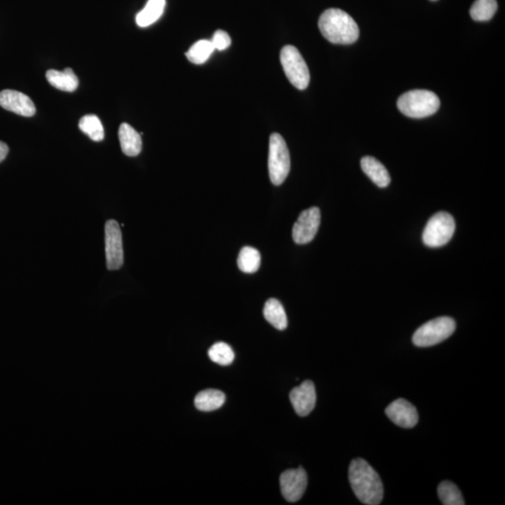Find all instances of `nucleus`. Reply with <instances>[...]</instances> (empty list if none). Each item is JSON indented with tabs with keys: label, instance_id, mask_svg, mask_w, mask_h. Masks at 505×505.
<instances>
[{
	"label": "nucleus",
	"instance_id": "1",
	"mask_svg": "<svg viewBox=\"0 0 505 505\" xmlns=\"http://www.w3.org/2000/svg\"><path fill=\"white\" fill-rule=\"evenodd\" d=\"M349 482L362 504L377 505L384 497V487L376 471L365 459H356L349 466Z\"/></svg>",
	"mask_w": 505,
	"mask_h": 505
},
{
	"label": "nucleus",
	"instance_id": "2",
	"mask_svg": "<svg viewBox=\"0 0 505 505\" xmlns=\"http://www.w3.org/2000/svg\"><path fill=\"white\" fill-rule=\"evenodd\" d=\"M319 27L324 38L334 44H352L359 37L356 21L340 8L325 11L320 16Z\"/></svg>",
	"mask_w": 505,
	"mask_h": 505
},
{
	"label": "nucleus",
	"instance_id": "3",
	"mask_svg": "<svg viewBox=\"0 0 505 505\" xmlns=\"http://www.w3.org/2000/svg\"><path fill=\"white\" fill-rule=\"evenodd\" d=\"M399 110L411 118H425L439 110L440 99L435 93L416 89L402 94L397 102Z\"/></svg>",
	"mask_w": 505,
	"mask_h": 505
},
{
	"label": "nucleus",
	"instance_id": "4",
	"mask_svg": "<svg viewBox=\"0 0 505 505\" xmlns=\"http://www.w3.org/2000/svg\"><path fill=\"white\" fill-rule=\"evenodd\" d=\"M290 155L286 141L278 133L269 137V174L274 186H280L286 181L290 172Z\"/></svg>",
	"mask_w": 505,
	"mask_h": 505
},
{
	"label": "nucleus",
	"instance_id": "5",
	"mask_svg": "<svg viewBox=\"0 0 505 505\" xmlns=\"http://www.w3.org/2000/svg\"><path fill=\"white\" fill-rule=\"evenodd\" d=\"M280 60L288 81L297 89H306L310 83V72L300 51L292 45H286L281 50Z\"/></svg>",
	"mask_w": 505,
	"mask_h": 505
},
{
	"label": "nucleus",
	"instance_id": "6",
	"mask_svg": "<svg viewBox=\"0 0 505 505\" xmlns=\"http://www.w3.org/2000/svg\"><path fill=\"white\" fill-rule=\"evenodd\" d=\"M456 330L455 320L448 317L430 320L416 330L413 336L414 345L428 347L448 339Z\"/></svg>",
	"mask_w": 505,
	"mask_h": 505
},
{
	"label": "nucleus",
	"instance_id": "7",
	"mask_svg": "<svg viewBox=\"0 0 505 505\" xmlns=\"http://www.w3.org/2000/svg\"><path fill=\"white\" fill-rule=\"evenodd\" d=\"M456 224L452 215L445 212H437L428 220L423 231V243L428 248H441L452 239Z\"/></svg>",
	"mask_w": 505,
	"mask_h": 505
},
{
	"label": "nucleus",
	"instance_id": "8",
	"mask_svg": "<svg viewBox=\"0 0 505 505\" xmlns=\"http://www.w3.org/2000/svg\"><path fill=\"white\" fill-rule=\"evenodd\" d=\"M105 251L108 269L116 271L123 266V238L120 226L115 220H109L105 225Z\"/></svg>",
	"mask_w": 505,
	"mask_h": 505
},
{
	"label": "nucleus",
	"instance_id": "9",
	"mask_svg": "<svg viewBox=\"0 0 505 505\" xmlns=\"http://www.w3.org/2000/svg\"><path fill=\"white\" fill-rule=\"evenodd\" d=\"M321 214L317 207L305 210L295 223L292 237L297 245H306L312 242L319 231Z\"/></svg>",
	"mask_w": 505,
	"mask_h": 505
},
{
	"label": "nucleus",
	"instance_id": "10",
	"mask_svg": "<svg viewBox=\"0 0 505 505\" xmlns=\"http://www.w3.org/2000/svg\"><path fill=\"white\" fill-rule=\"evenodd\" d=\"M307 484V473L302 468L286 470L280 476L281 492L289 503H296L302 499Z\"/></svg>",
	"mask_w": 505,
	"mask_h": 505
},
{
	"label": "nucleus",
	"instance_id": "11",
	"mask_svg": "<svg viewBox=\"0 0 505 505\" xmlns=\"http://www.w3.org/2000/svg\"><path fill=\"white\" fill-rule=\"evenodd\" d=\"M289 399L298 415L308 416L317 404V392L314 383L307 380L299 387L293 388L289 394Z\"/></svg>",
	"mask_w": 505,
	"mask_h": 505
},
{
	"label": "nucleus",
	"instance_id": "12",
	"mask_svg": "<svg viewBox=\"0 0 505 505\" xmlns=\"http://www.w3.org/2000/svg\"><path fill=\"white\" fill-rule=\"evenodd\" d=\"M0 106L16 115L31 117L36 113V107L30 96L15 90L0 92Z\"/></svg>",
	"mask_w": 505,
	"mask_h": 505
},
{
	"label": "nucleus",
	"instance_id": "13",
	"mask_svg": "<svg viewBox=\"0 0 505 505\" xmlns=\"http://www.w3.org/2000/svg\"><path fill=\"white\" fill-rule=\"evenodd\" d=\"M385 414L388 418L399 427L411 428L415 427L418 422V410L404 399H396L388 405Z\"/></svg>",
	"mask_w": 505,
	"mask_h": 505
},
{
	"label": "nucleus",
	"instance_id": "14",
	"mask_svg": "<svg viewBox=\"0 0 505 505\" xmlns=\"http://www.w3.org/2000/svg\"><path fill=\"white\" fill-rule=\"evenodd\" d=\"M119 141H120L122 151L127 157H137L143 149V141L141 134L130 124L123 123L119 127Z\"/></svg>",
	"mask_w": 505,
	"mask_h": 505
},
{
	"label": "nucleus",
	"instance_id": "15",
	"mask_svg": "<svg viewBox=\"0 0 505 505\" xmlns=\"http://www.w3.org/2000/svg\"><path fill=\"white\" fill-rule=\"evenodd\" d=\"M360 164H362L363 172L377 186L384 188V187H387L390 184V173H388L385 167L376 158L364 157Z\"/></svg>",
	"mask_w": 505,
	"mask_h": 505
},
{
	"label": "nucleus",
	"instance_id": "16",
	"mask_svg": "<svg viewBox=\"0 0 505 505\" xmlns=\"http://www.w3.org/2000/svg\"><path fill=\"white\" fill-rule=\"evenodd\" d=\"M46 79L48 83L53 85L56 89L65 91V92H75L79 85L77 76L69 68L64 72H58L56 70H48Z\"/></svg>",
	"mask_w": 505,
	"mask_h": 505
},
{
	"label": "nucleus",
	"instance_id": "17",
	"mask_svg": "<svg viewBox=\"0 0 505 505\" xmlns=\"http://www.w3.org/2000/svg\"><path fill=\"white\" fill-rule=\"evenodd\" d=\"M226 396L222 391L217 390H205L200 391L196 396L195 407L203 412H212L219 409L225 404Z\"/></svg>",
	"mask_w": 505,
	"mask_h": 505
},
{
	"label": "nucleus",
	"instance_id": "18",
	"mask_svg": "<svg viewBox=\"0 0 505 505\" xmlns=\"http://www.w3.org/2000/svg\"><path fill=\"white\" fill-rule=\"evenodd\" d=\"M263 314L267 321L277 330L283 331L288 327V317L279 300L276 299L267 300Z\"/></svg>",
	"mask_w": 505,
	"mask_h": 505
},
{
	"label": "nucleus",
	"instance_id": "19",
	"mask_svg": "<svg viewBox=\"0 0 505 505\" xmlns=\"http://www.w3.org/2000/svg\"><path fill=\"white\" fill-rule=\"evenodd\" d=\"M165 6L166 0H148L146 7L136 16L139 27H147L157 22L162 16Z\"/></svg>",
	"mask_w": 505,
	"mask_h": 505
},
{
	"label": "nucleus",
	"instance_id": "20",
	"mask_svg": "<svg viewBox=\"0 0 505 505\" xmlns=\"http://www.w3.org/2000/svg\"><path fill=\"white\" fill-rule=\"evenodd\" d=\"M238 267L245 274H255L261 264L260 252L255 248L245 246L241 250L237 260Z\"/></svg>",
	"mask_w": 505,
	"mask_h": 505
},
{
	"label": "nucleus",
	"instance_id": "21",
	"mask_svg": "<svg viewBox=\"0 0 505 505\" xmlns=\"http://www.w3.org/2000/svg\"><path fill=\"white\" fill-rule=\"evenodd\" d=\"M215 50L212 41L208 39H200L193 44L186 56L187 59L192 63L200 65L205 63Z\"/></svg>",
	"mask_w": 505,
	"mask_h": 505
},
{
	"label": "nucleus",
	"instance_id": "22",
	"mask_svg": "<svg viewBox=\"0 0 505 505\" xmlns=\"http://www.w3.org/2000/svg\"><path fill=\"white\" fill-rule=\"evenodd\" d=\"M498 10L497 0H475L470 10L471 16L478 22L490 21Z\"/></svg>",
	"mask_w": 505,
	"mask_h": 505
},
{
	"label": "nucleus",
	"instance_id": "23",
	"mask_svg": "<svg viewBox=\"0 0 505 505\" xmlns=\"http://www.w3.org/2000/svg\"><path fill=\"white\" fill-rule=\"evenodd\" d=\"M79 127L94 141H101L104 139L103 126L96 115H84L79 122Z\"/></svg>",
	"mask_w": 505,
	"mask_h": 505
},
{
	"label": "nucleus",
	"instance_id": "24",
	"mask_svg": "<svg viewBox=\"0 0 505 505\" xmlns=\"http://www.w3.org/2000/svg\"><path fill=\"white\" fill-rule=\"evenodd\" d=\"M438 496L442 504L445 505L465 504L461 490L450 481H444L439 485Z\"/></svg>",
	"mask_w": 505,
	"mask_h": 505
},
{
	"label": "nucleus",
	"instance_id": "25",
	"mask_svg": "<svg viewBox=\"0 0 505 505\" xmlns=\"http://www.w3.org/2000/svg\"><path fill=\"white\" fill-rule=\"evenodd\" d=\"M212 362L222 366L231 365L235 359L234 350L228 343L219 342L215 343L208 352Z\"/></svg>",
	"mask_w": 505,
	"mask_h": 505
},
{
	"label": "nucleus",
	"instance_id": "26",
	"mask_svg": "<svg viewBox=\"0 0 505 505\" xmlns=\"http://www.w3.org/2000/svg\"><path fill=\"white\" fill-rule=\"evenodd\" d=\"M212 44L218 51L226 50L231 45V39L229 34L224 30L215 31L214 38L212 39Z\"/></svg>",
	"mask_w": 505,
	"mask_h": 505
},
{
	"label": "nucleus",
	"instance_id": "27",
	"mask_svg": "<svg viewBox=\"0 0 505 505\" xmlns=\"http://www.w3.org/2000/svg\"><path fill=\"white\" fill-rule=\"evenodd\" d=\"M8 153V147L7 144L0 141V163L7 158Z\"/></svg>",
	"mask_w": 505,
	"mask_h": 505
},
{
	"label": "nucleus",
	"instance_id": "28",
	"mask_svg": "<svg viewBox=\"0 0 505 505\" xmlns=\"http://www.w3.org/2000/svg\"><path fill=\"white\" fill-rule=\"evenodd\" d=\"M431 1H435V0H431Z\"/></svg>",
	"mask_w": 505,
	"mask_h": 505
}]
</instances>
